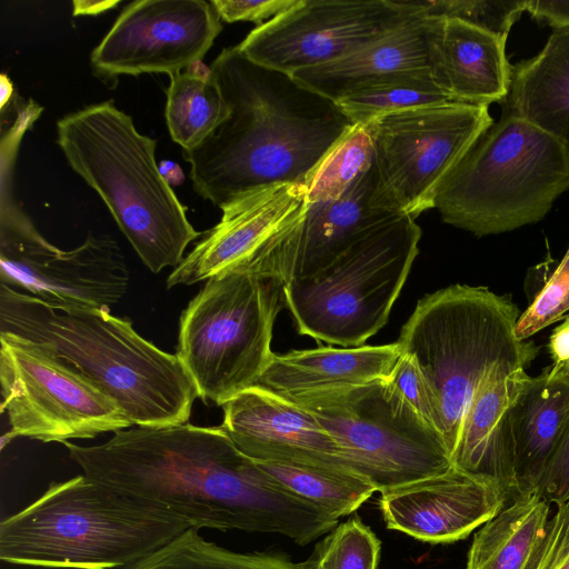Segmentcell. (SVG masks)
I'll return each instance as SVG.
<instances>
[{
  "instance_id": "cell-2",
  "label": "cell",
  "mask_w": 569,
  "mask_h": 569,
  "mask_svg": "<svg viewBox=\"0 0 569 569\" xmlns=\"http://www.w3.org/2000/svg\"><path fill=\"white\" fill-rule=\"evenodd\" d=\"M210 73L230 114L211 136L182 151L193 190L221 210L274 184L307 186L328 151L353 126L338 106L287 73L224 48Z\"/></svg>"
},
{
  "instance_id": "cell-42",
  "label": "cell",
  "mask_w": 569,
  "mask_h": 569,
  "mask_svg": "<svg viewBox=\"0 0 569 569\" xmlns=\"http://www.w3.org/2000/svg\"><path fill=\"white\" fill-rule=\"evenodd\" d=\"M16 437H17V435L12 430H10L9 432L4 433L1 437V450H3L6 445L9 443Z\"/></svg>"
},
{
  "instance_id": "cell-25",
  "label": "cell",
  "mask_w": 569,
  "mask_h": 569,
  "mask_svg": "<svg viewBox=\"0 0 569 569\" xmlns=\"http://www.w3.org/2000/svg\"><path fill=\"white\" fill-rule=\"evenodd\" d=\"M549 515L539 492L517 496L475 533L466 569H528Z\"/></svg>"
},
{
  "instance_id": "cell-39",
  "label": "cell",
  "mask_w": 569,
  "mask_h": 569,
  "mask_svg": "<svg viewBox=\"0 0 569 569\" xmlns=\"http://www.w3.org/2000/svg\"><path fill=\"white\" fill-rule=\"evenodd\" d=\"M549 352L553 360L551 366L569 375V315L565 321L559 325L549 339Z\"/></svg>"
},
{
  "instance_id": "cell-13",
  "label": "cell",
  "mask_w": 569,
  "mask_h": 569,
  "mask_svg": "<svg viewBox=\"0 0 569 569\" xmlns=\"http://www.w3.org/2000/svg\"><path fill=\"white\" fill-rule=\"evenodd\" d=\"M1 179L0 283L59 310L110 309L121 300L129 271L117 241L89 232L74 249L56 247L16 203L11 180Z\"/></svg>"
},
{
  "instance_id": "cell-35",
  "label": "cell",
  "mask_w": 569,
  "mask_h": 569,
  "mask_svg": "<svg viewBox=\"0 0 569 569\" xmlns=\"http://www.w3.org/2000/svg\"><path fill=\"white\" fill-rule=\"evenodd\" d=\"M528 569H569V503L557 506Z\"/></svg>"
},
{
  "instance_id": "cell-30",
  "label": "cell",
  "mask_w": 569,
  "mask_h": 569,
  "mask_svg": "<svg viewBox=\"0 0 569 569\" xmlns=\"http://www.w3.org/2000/svg\"><path fill=\"white\" fill-rule=\"evenodd\" d=\"M373 160L375 148L368 123L353 124L311 174L306 186L307 204L337 200L371 167Z\"/></svg>"
},
{
  "instance_id": "cell-9",
  "label": "cell",
  "mask_w": 569,
  "mask_h": 569,
  "mask_svg": "<svg viewBox=\"0 0 569 569\" xmlns=\"http://www.w3.org/2000/svg\"><path fill=\"white\" fill-rule=\"evenodd\" d=\"M409 216L377 227L317 274L283 284L297 330L317 341L360 347L388 321L418 254Z\"/></svg>"
},
{
  "instance_id": "cell-21",
  "label": "cell",
  "mask_w": 569,
  "mask_h": 569,
  "mask_svg": "<svg viewBox=\"0 0 569 569\" xmlns=\"http://www.w3.org/2000/svg\"><path fill=\"white\" fill-rule=\"evenodd\" d=\"M568 421L569 375L552 367L536 377L523 371L509 408L517 496L537 491Z\"/></svg>"
},
{
  "instance_id": "cell-16",
  "label": "cell",
  "mask_w": 569,
  "mask_h": 569,
  "mask_svg": "<svg viewBox=\"0 0 569 569\" xmlns=\"http://www.w3.org/2000/svg\"><path fill=\"white\" fill-rule=\"evenodd\" d=\"M509 502L496 485L456 467L380 492L386 527L428 543L466 539Z\"/></svg>"
},
{
  "instance_id": "cell-31",
  "label": "cell",
  "mask_w": 569,
  "mask_h": 569,
  "mask_svg": "<svg viewBox=\"0 0 569 569\" xmlns=\"http://www.w3.org/2000/svg\"><path fill=\"white\" fill-rule=\"evenodd\" d=\"M380 541L358 517L337 525L316 546V569H377Z\"/></svg>"
},
{
  "instance_id": "cell-19",
  "label": "cell",
  "mask_w": 569,
  "mask_h": 569,
  "mask_svg": "<svg viewBox=\"0 0 569 569\" xmlns=\"http://www.w3.org/2000/svg\"><path fill=\"white\" fill-rule=\"evenodd\" d=\"M443 22L442 18L419 13L352 53L290 76L300 86L337 102L372 82L432 72Z\"/></svg>"
},
{
  "instance_id": "cell-3",
  "label": "cell",
  "mask_w": 569,
  "mask_h": 569,
  "mask_svg": "<svg viewBox=\"0 0 569 569\" xmlns=\"http://www.w3.org/2000/svg\"><path fill=\"white\" fill-rule=\"evenodd\" d=\"M0 332L47 345L123 409L132 426L188 422L199 398L176 353L139 335L110 309L59 310L0 283Z\"/></svg>"
},
{
  "instance_id": "cell-17",
  "label": "cell",
  "mask_w": 569,
  "mask_h": 569,
  "mask_svg": "<svg viewBox=\"0 0 569 569\" xmlns=\"http://www.w3.org/2000/svg\"><path fill=\"white\" fill-rule=\"evenodd\" d=\"M221 407L220 427L253 460H305L351 469L311 412L261 386L238 392Z\"/></svg>"
},
{
  "instance_id": "cell-33",
  "label": "cell",
  "mask_w": 569,
  "mask_h": 569,
  "mask_svg": "<svg viewBox=\"0 0 569 569\" xmlns=\"http://www.w3.org/2000/svg\"><path fill=\"white\" fill-rule=\"evenodd\" d=\"M569 312V248L549 280L520 315L515 333L527 340Z\"/></svg>"
},
{
  "instance_id": "cell-23",
  "label": "cell",
  "mask_w": 569,
  "mask_h": 569,
  "mask_svg": "<svg viewBox=\"0 0 569 569\" xmlns=\"http://www.w3.org/2000/svg\"><path fill=\"white\" fill-rule=\"evenodd\" d=\"M432 74L457 102L477 106L507 100L512 82L506 42L456 19H445Z\"/></svg>"
},
{
  "instance_id": "cell-11",
  "label": "cell",
  "mask_w": 569,
  "mask_h": 569,
  "mask_svg": "<svg viewBox=\"0 0 569 569\" xmlns=\"http://www.w3.org/2000/svg\"><path fill=\"white\" fill-rule=\"evenodd\" d=\"M492 124L488 106L468 103L418 107L368 122L376 204L413 219L435 208L442 180Z\"/></svg>"
},
{
  "instance_id": "cell-41",
  "label": "cell",
  "mask_w": 569,
  "mask_h": 569,
  "mask_svg": "<svg viewBox=\"0 0 569 569\" xmlns=\"http://www.w3.org/2000/svg\"><path fill=\"white\" fill-rule=\"evenodd\" d=\"M0 108L3 110L11 101L14 96L13 86L7 74L0 77Z\"/></svg>"
},
{
  "instance_id": "cell-10",
  "label": "cell",
  "mask_w": 569,
  "mask_h": 569,
  "mask_svg": "<svg viewBox=\"0 0 569 569\" xmlns=\"http://www.w3.org/2000/svg\"><path fill=\"white\" fill-rule=\"evenodd\" d=\"M283 398L311 412L335 438L349 467L379 492L453 467L442 435L421 418L388 377Z\"/></svg>"
},
{
  "instance_id": "cell-1",
  "label": "cell",
  "mask_w": 569,
  "mask_h": 569,
  "mask_svg": "<svg viewBox=\"0 0 569 569\" xmlns=\"http://www.w3.org/2000/svg\"><path fill=\"white\" fill-rule=\"evenodd\" d=\"M62 445L87 477L153 502L192 529L279 533L305 546L338 525L264 472L220 426H132L100 445Z\"/></svg>"
},
{
  "instance_id": "cell-28",
  "label": "cell",
  "mask_w": 569,
  "mask_h": 569,
  "mask_svg": "<svg viewBox=\"0 0 569 569\" xmlns=\"http://www.w3.org/2000/svg\"><path fill=\"white\" fill-rule=\"evenodd\" d=\"M123 569H316V563L312 557L295 562L279 555L236 552L206 540L190 528Z\"/></svg>"
},
{
  "instance_id": "cell-7",
  "label": "cell",
  "mask_w": 569,
  "mask_h": 569,
  "mask_svg": "<svg viewBox=\"0 0 569 569\" xmlns=\"http://www.w3.org/2000/svg\"><path fill=\"white\" fill-rule=\"evenodd\" d=\"M569 190V149L511 113L492 124L446 176L435 208L477 237L540 221Z\"/></svg>"
},
{
  "instance_id": "cell-12",
  "label": "cell",
  "mask_w": 569,
  "mask_h": 569,
  "mask_svg": "<svg viewBox=\"0 0 569 569\" xmlns=\"http://www.w3.org/2000/svg\"><path fill=\"white\" fill-rule=\"evenodd\" d=\"M1 411L17 437L91 439L132 427L118 402L51 349L0 332Z\"/></svg>"
},
{
  "instance_id": "cell-6",
  "label": "cell",
  "mask_w": 569,
  "mask_h": 569,
  "mask_svg": "<svg viewBox=\"0 0 569 569\" xmlns=\"http://www.w3.org/2000/svg\"><path fill=\"white\" fill-rule=\"evenodd\" d=\"M520 311L485 287L453 284L421 298L397 340L415 358L439 406L442 436L456 448L470 402L498 366L526 369L538 347L515 333Z\"/></svg>"
},
{
  "instance_id": "cell-27",
  "label": "cell",
  "mask_w": 569,
  "mask_h": 569,
  "mask_svg": "<svg viewBox=\"0 0 569 569\" xmlns=\"http://www.w3.org/2000/svg\"><path fill=\"white\" fill-rule=\"evenodd\" d=\"M169 77L164 111L169 134L182 151L191 150L228 119L230 109L210 67L201 61Z\"/></svg>"
},
{
  "instance_id": "cell-37",
  "label": "cell",
  "mask_w": 569,
  "mask_h": 569,
  "mask_svg": "<svg viewBox=\"0 0 569 569\" xmlns=\"http://www.w3.org/2000/svg\"><path fill=\"white\" fill-rule=\"evenodd\" d=\"M549 503H569V421L537 488Z\"/></svg>"
},
{
  "instance_id": "cell-5",
  "label": "cell",
  "mask_w": 569,
  "mask_h": 569,
  "mask_svg": "<svg viewBox=\"0 0 569 569\" xmlns=\"http://www.w3.org/2000/svg\"><path fill=\"white\" fill-rule=\"evenodd\" d=\"M57 143L150 271L174 269L183 260L201 233L160 172L156 139L139 132L129 114L106 101L59 119Z\"/></svg>"
},
{
  "instance_id": "cell-26",
  "label": "cell",
  "mask_w": 569,
  "mask_h": 569,
  "mask_svg": "<svg viewBox=\"0 0 569 569\" xmlns=\"http://www.w3.org/2000/svg\"><path fill=\"white\" fill-rule=\"evenodd\" d=\"M257 465L290 492L339 519L351 515L376 491L356 471L305 460H267Z\"/></svg>"
},
{
  "instance_id": "cell-18",
  "label": "cell",
  "mask_w": 569,
  "mask_h": 569,
  "mask_svg": "<svg viewBox=\"0 0 569 569\" xmlns=\"http://www.w3.org/2000/svg\"><path fill=\"white\" fill-rule=\"evenodd\" d=\"M305 184L280 183L252 191L222 209L220 221L172 269L167 288L206 282L247 261L307 206Z\"/></svg>"
},
{
  "instance_id": "cell-34",
  "label": "cell",
  "mask_w": 569,
  "mask_h": 569,
  "mask_svg": "<svg viewBox=\"0 0 569 569\" xmlns=\"http://www.w3.org/2000/svg\"><path fill=\"white\" fill-rule=\"evenodd\" d=\"M388 378L421 418L442 435L437 399L415 358L401 353Z\"/></svg>"
},
{
  "instance_id": "cell-29",
  "label": "cell",
  "mask_w": 569,
  "mask_h": 569,
  "mask_svg": "<svg viewBox=\"0 0 569 569\" xmlns=\"http://www.w3.org/2000/svg\"><path fill=\"white\" fill-rule=\"evenodd\" d=\"M352 124L401 110L457 102L433 78L423 71L369 83L335 102Z\"/></svg>"
},
{
  "instance_id": "cell-24",
  "label": "cell",
  "mask_w": 569,
  "mask_h": 569,
  "mask_svg": "<svg viewBox=\"0 0 569 569\" xmlns=\"http://www.w3.org/2000/svg\"><path fill=\"white\" fill-rule=\"evenodd\" d=\"M509 113L569 149V28L553 29L543 49L512 70Z\"/></svg>"
},
{
  "instance_id": "cell-15",
  "label": "cell",
  "mask_w": 569,
  "mask_h": 569,
  "mask_svg": "<svg viewBox=\"0 0 569 569\" xmlns=\"http://www.w3.org/2000/svg\"><path fill=\"white\" fill-rule=\"evenodd\" d=\"M222 30L219 14L203 0H138L124 7L90 54L92 72L171 76L200 62Z\"/></svg>"
},
{
  "instance_id": "cell-36",
  "label": "cell",
  "mask_w": 569,
  "mask_h": 569,
  "mask_svg": "<svg viewBox=\"0 0 569 569\" xmlns=\"http://www.w3.org/2000/svg\"><path fill=\"white\" fill-rule=\"evenodd\" d=\"M300 0H212L211 3L226 22L251 21L259 26L270 21L299 3ZM264 23V22H263Z\"/></svg>"
},
{
  "instance_id": "cell-8",
  "label": "cell",
  "mask_w": 569,
  "mask_h": 569,
  "mask_svg": "<svg viewBox=\"0 0 569 569\" xmlns=\"http://www.w3.org/2000/svg\"><path fill=\"white\" fill-rule=\"evenodd\" d=\"M283 284L247 266L209 278L180 316L176 355L199 398L222 406L269 365Z\"/></svg>"
},
{
  "instance_id": "cell-14",
  "label": "cell",
  "mask_w": 569,
  "mask_h": 569,
  "mask_svg": "<svg viewBox=\"0 0 569 569\" xmlns=\"http://www.w3.org/2000/svg\"><path fill=\"white\" fill-rule=\"evenodd\" d=\"M417 14L405 0H300L238 47L251 61L292 74L352 53Z\"/></svg>"
},
{
  "instance_id": "cell-20",
  "label": "cell",
  "mask_w": 569,
  "mask_h": 569,
  "mask_svg": "<svg viewBox=\"0 0 569 569\" xmlns=\"http://www.w3.org/2000/svg\"><path fill=\"white\" fill-rule=\"evenodd\" d=\"M526 369L498 366L475 393L452 452L453 467L516 498L509 408Z\"/></svg>"
},
{
  "instance_id": "cell-4",
  "label": "cell",
  "mask_w": 569,
  "mask_h": 569,
  "mask_svg": "<svg viewBox=\"0 0 569 569\" xmlns=\"http://www.w3.org/2000/svg\"><path fill=\"white\" fill-rule=\"evenodd\" d=\"M190 529L162 507L79 475L0 523V559L69 569L127 568Z\"/></svg>"
},
{
  "instance_id": "cell-40",
  "label": "cell",
  "mask_w": 569,
  "mask_h": 569,
  "mask_svg": "<svg viewBox=\"0 0 569 569\" xmlns=\"http://www.w3.org/2000/svg\"><path fill=\"white\" fill-rule=\"evenodd\" d=\"M119 1H87V0H78L73 1V16L79 14H99L103 11L113 9L117 7Z\"/></svg>"
},
{
  "instance_id": "cell-32",
  "label": "cell",
  "mask_w": 569,
  "mask_h": 569,
  "mask_svg": "<svg viewBox=\"0 0 569 569\" xmlns=\"http://www.w3.org/2000/svg\"><path fill=\"white\" fill-rule=\"evenodd\" d=\"M408 3L419 13L462 21L503 42L527 7V0H421Z\"/></svg>"
},
{
  "instance_id": "cell-22",
  "label": "cell",
  "mask_w": 569,
  "mask_h": 569,
  "mask_svg": "<svg viewBox=\"0 0 569 569\" xmlns=\"http://www.w3.org/2000/svg\"><path fill=\"white\" fill-rule=\"evenodd\" d=\"M400 355L397 342L273 353L257 385L282 397L356 387L388 377Z\"/></svg>"
},
{
  "instance_id": "cell-38",
  "label": "cell",
  "mask_w": 569,
  "mask_h": 569,
  "mask_svg": "<svg viewBox=\"0 0 569 569\" xmlns=\"http://www.w3.org/2000/svg\"><path fill=\"white\" fill-rule=\"evenodd\" d=\"M526 11L555 29L569 28V1L527 0Z\"/></svg>"
}]
</instances>
